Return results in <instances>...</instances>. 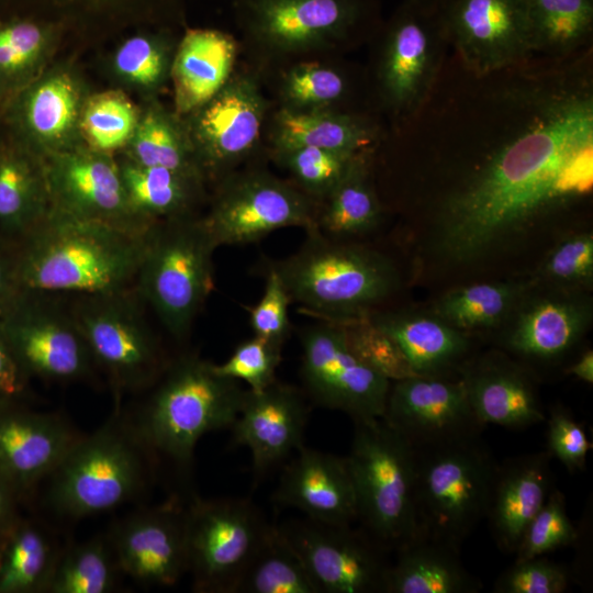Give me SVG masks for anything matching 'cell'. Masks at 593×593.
I'll list each match as a JSON object with an SVG mask.
<instances>
[{
	"label": "cell",
	"mask_w": 593,
	"mask_h": 593,
	"mask_svg": "<svg viewBox=\"0 0 593 593\" xmlns=\"http://www.w3.org/2000/svg\"><path fill=\"white\" fill-rule=\"evenodd\" d=\"M150 228L127 230L52 208L13 245L21 288L59 295L135 290Z\"/></svg>",
	"instance_id": "cell-1"
},
{
	"label": "cell",
	"mask_w": 593,
	"mask_h": 593,
	"mask_svg": "<svg viewBox=\"0 0 593 593\" xmlns=\"http://www.w3.org/2000/svg\"><path fill=\"white\" fill-rule=\"evenodd\" d=\"M240 56L260 76L284 64L344 56L367 45L383 18L378 0H231Z\"/></svg>",
	"instance_id": "cell-2"
},
{
	"label": "cell",
	"mask_w": 593,
	"mask_h": 593,
	"mask_svg": "<svg viewBox=\"0 0 593 593\" xmlns=\"http://www.w3.org/2000/svg\"><path fill=\"white\" fill-rule=\"evenodd\" d=\"M296 253L271 266L291 303L323 321L344 322L369 314L393 293V264L366 247L333 240L317 227Z\"/></svg>",
	"instance_id": "cell-3"
},
{
	"label": "cell",
	"mask_w": 593,
	"mask_h": 593,
	"mask_svg": "<svg viewBox=\"0 0 593 593\" xmlns=\"http://www.w3.org/2000/svg\"><path fill=\"white\" fill-rule=\"evenodd\" d=\"M159 379L130 424L148 451L187 465L202 436L232 428L246 390L197 356L181 357Z\"/></svg>",
	"instance_id": "cell-4"
},
{
	"label": "cell",
	"mask_w": 593,
	"mask_h": 593,
	"mask_svg": "<svg viewBox=\"0 0 593 593\" xmlns=\"http://www.w3.org/2000/svg\"><path fill=\"white\" fill-rule=\"evenodd\" d=\"M367 45L371 109L384 127L398 126L422 107L449 51L440 12L403 0Z\"/></svg>",
	"instance_id": "cell-5"
},
{
	"label": "cell",
	"mask_w": 593,
	"mask_h": 593,
	"mask_svg": "<svg viewBox=\"0 0 593 593\" xmlns=\"http://www.w3.org/2000/svg\"><path fill=\"white\" fill-rule=\"evenodd\" d=\"M497 467L481 436L415 449L418 536L460 552L486 516Z\"/></svg>",
	"instance_id": "cell-6"
},
{
	"label": "cell",
	"mask_w": 593,
	"mask_h": 593,
	"mask_svg": "<svg viewBox=\"0 0 593 593\" xmlns=\"http://www.w3.org/2000/svg\"><path fill=\"white\" fill-rule=\"evenodd\" d=\"M345 457L354 485L357 521L388 551L418 536L415 449L382 418L354 422Z\"/></svg>",
	"instance_id": "cell-7"
},
{
	"label": "cell",
	"mask_w": 593,
	"mask_h": 593,
	"mask_svg": "<svg viewBox=\"0 0 593 593\" xmlns=\"http://www.w3.org/2000/svg\"><path fill=\"white\" fill-rule=\"evenodd\" d=\"M147 451L130 422L116 413L93 434L82 435L52 472L47 502L71 518L128 502L145 486Z\"/></svg>",
	"instance_id": "cell-8"
},
{
	"label": "cell",
	"mask_w": 593,
	"mask_h": 593,
	"mask_svg": "<svg viewBox=\"0 0 593 593\" xmlns=\"http://www.w3.org/2000/svg\"><path fill=\"white\" fill-rule=\"evenodd\" d=\"M215 249L198 214L158 222L149 231L135 292L177 339L188 335L214 287Z\"/></svg>",
	"instance_id": "cell-9"
},
{
	"label": "cell",
	"mask_w": 593,
	"mask_h": 593,
	"mask_svg": "<svg viewBox=\"0 0 593 593\" xmlns=\"http://www.w3.org/2000/svg\"><path fill=\"white\" fill-rule=\"evenodd\" d=\"M272 108L260 74L242 61L211 99L181 116L208 183L215 184L265 154L264 134Z\"/></svg>",
	"instance_id": "cell-10"
},
{
	"label": "cell",
	"mask_w": 593,
	"mask_h": 593,
	"mask_svg": "<svg viewBox=\"0 0 593 593\" xmlns=\"http://www.w3.org/2000/svg\"><path fill=\"white\" fill-rule=\"evenodd\" d=\"M69 305L94 365L118 393L156 383L166 366L161 348L141 309L135 290L72 295Z\"/></svg>",
	"instance_id": "cell-11"
},
{
	"label": "cell",
	"mask_w": 593,
	"mask_h": 593,
	"mask_svg": "<svg viewBox=\"0 0 593 593\" xmlns=\"http://www.w3.org/2000/svg\"><path fill=\"white\" fill-rule=\"evenodd\" d=\"M214 186L202 221L216 248L254 243L286 227H316L318 204L262 167L243 165Z\"/></svg>",
	"instance_id": "cell-12"
},
{
	"label": "cell",
	"mask_w": 593,
	"mask_h": 593,
	"mask_svg": "<svg viewBox=\"0 0 593 593\" xmlns=\"http://www.w3.org/2000/svg\"><path fill=\"white\" fill-rule=\"evenodd\" d=\"M268 526L246 500H194L184 511L187 572L193 589L236 593Z\"/></svg>",
	"instance_id": "cell-13"
},
{
	"label": "cell",
	"mask_w": 593,
	"mask_h": 593,
	"mask_svg": "<svg viewBox=\"0 0 593 593\" xmlns=\"http://www.w3.org/2000/svg\"><path fill=\"white\" fill-rule=\"evenodd\" d=\"M58 296L23 290L0 316L8 346L27 378L75 381L96 366L69 305Z\"/></svg>",
	"instance_id": "cell-14"
},
{
	"label": "cell",
	"mask_w": 593,
	"mask_h": 593,
	"mask_svg": "<svg viewBox=\"0 0 593 593\" xmlns=\"http://www.w3.org/2000/svg\"><path fill=\"white\" fill-rule=\"evenodd\" d=\"M301 345V379L313 401L353 422L383 416L391 382L359 359L340 323L322 320L307 327Z\"/></svg>",
	"instance_id": "cell-15"
},
{
	"label": "cell",
	"mask_w": 593,
	"mask_h": 593,
	"mask_svg": "<svg viewBox=\"0 0 593 593\" xmlns=\"http://www.w3.org/2000/svg\"><path fill=\"white\" fill-rule=\"evenodd\" d=\"M318 593H385L388 550L365 529L307 518L280 527Z\"/></svg>",
	"instance_id": "cell-16"
},
{
	"label": "cell",
	"mask_w": 593,
	"mask_h": 593,
	"mask_svg": "<svg viewBox=\"0 0 593 593\" xmlns=\"http://www.w3.org/2000/svg\"><path fill=\"white\" fill-rule=\"evenodd\" d=\"M88 85L70 63L51 64L3 108L8 133L36 155H49L85 145L80 134Z\"/></svg>",
	"instance_id": "cell-17"
},
{
	"label": "cell",
	"mask_w": 593,
	"mask_h": 593,
	"mask_svg": "<svg viewBox=\"0 0 593 593\" xmlns=\"http://www.w3.org/2000/svg\"><path fill=\"white\" fill-rule=\"evenodd\" d=\"M439 12L450 48L473 71L502 69L534 56L524 0H448Z\"/></svg>",
	"instance_id": "cell-18"
},
{
	"label": "cell",
	"mask_w": 593,
	"mask_h": 593,
	"mask_svg": "<svg viewBox=\"0 0 593 593\" xmlns=\"http://www.w3.org/2000/svg\"><path fill=\"white\" fill-rule=\"evenodd\" d=\"M414 449L481 436L461 380L412 376L391 382L383 416Z\"/></svg>",
	"instance_id": "cell-19"
},
{
	"label": "cell",
	"mask_w": 593,
	"mask_h": 593,
	"mask_svg": "<svg viewBox=\"0 0 593 593\" xmlns=\"http://www.w3.org/2000/svg\"><path fill=\"white\" fill-rule=\"evenodd\" d=\"M43 159L53 209L133 231L152 227L132 214L114 155L80 145Z\"/></svg>",
	"instance_id": "cell-20"
},
{
	"label": "cell",
	"mask_w": 593,
	"mask_h": 593,
	"mask_svg": "<svg viewBox=\"0 0 593 593\" xmlns=\"http://www.w3.org/2000/svg\"><path fill=\"white\" fill-rule=\"evenodd\" d=\"M261 79L275 108L376 115L369 102L363 66L344 56L294 60L264 74Z\"/></svg>",
	"instance_id": "cell-21"
},
{
	"label": "cell",
	"mask_w": 593,
	"mask_h": 593,
	"mask_svg": "<svg viewBox=\"0 0 593 593\" xmlns=\"http://www.w3.org/2000/svg\"><path fill=\"white\" fill-rule=\"evenodd\" d=\"M109 540L119 570L139 583L169 586L187 572L184 511L174 504L130 515Z\"/></svg>",
	"instance_id": "cell-22"
},
{
	"label": "cell",
	"mask_w": 593,
	"mask_h": 593,
	"mask_svg": "<svg viewBox=\"0 0 593 593\" xmlns=\"http://www.w3.org/2000/svg\"><path fill=\"white\" fill-rule=\"evenodd\" d=\"M82 435L57 413L0 404V471L23 493L48 478Z\"/></svg>",
	"instance_id": "cell-23"
},
{
	"label": "cell",
	"mask_w": 593,
	"mask_h": 593,
	"mask_svg": "<svg viewBox=\"0 0 593 593\" xmlns=\"http://www.w3.org/2000/svg\"><path fill=\"white\" fill-rule=\"evenodd\" d=\"M458 373L473 413L485 426L525 429L546 421L533 373L507 356L491 353L466 360Z\"/></svg>",
	"instance_id": "cell-24"
},
{
	"label": "cell",
	"mask_w": 593,
	"mask_h": 593,
	"mask_svg": "<svg viewBox=\"0 0 593 593\" xmlns=\"http://www.w3.org/2000/svg\"><path fill=\"white\" fill-rule=\"evenodd\" d=\"M527 294L513 312L515 316L502 337V345L526 360L556 361L586 332L592 304L589 298L573 290L560 289L532 298Z\"/></svg>",
	"instance_id": "cell-25"
},
{
	"label": "cell",
	"mask_w": 593,
	"mask_h": 593,
	"mask_svg": "<svg viewBox=\"0 0 593 593\" xmlns=\"http://www.w3.org/2000/svg\"><path fill=\"white\" fill-rule=\"evenodd\" d=\"M307 412L301 392L277 380L259 392L246 390L232 428L236 443L249 450L256 474H264L303 446Z\"/></svg>",
	"instance_id": "cell-26"
},
{
	"label": "cell",
	"mask_w": 593,
	"mask_h": 593,
	"mask_svg": "<svg viewBox=\"0 0 593 593\" xmlns=\"http://www.w3.org/2000/svg\"><path fill=\"white\" fill-rule=\"evenodd\" d=\"M286 467L276 501L304 513L309 519L351 526L357 504L346 459L302 446Z\"/></svg>",
	"instance_id": "cell-27"
},
{
	"label": "cell",
	"mask_w": 593,
	"mask_h": 593,
	"mask_svg": "<svg viewBox=\"0 0 593 593\" xmlns=\"http://www.w3.org/2000/svg\"><path fill=\"white\" fill-rule=\"evenodd\" d=\"M548 451L526 454L499 465L488 519L492 537L505 553L514 555L519 540L553 486Z\"/></svg>",
	"instance_id": "cell-28"
},
{
	"label": "cell",
	"mask_w": 593,
	"mask_h": 593,
	"mask_svg": "<svg viewBox=\"0 0 593 593\" xmlns=\"http://www.w3.org/2000/svg\"><path fill=\"white\" fill-rule=\"evenodd\" d=\"M239 57L240 45L233 34L212 27H186L170 72L174 111L183 116L211 99L227 82Z\"/></svg>",
	"instance_id": "cell-29"
},
{
	"label": "cell",
	"mask_w": 593,
	"mask_h": 593,
	"mask_svg": "<svg viewBox=\"0 0 593 593\" xmlns=\"http://www.w3.org/2000/svg\"><path fill=\"white\" fill-rule=\"evenodd\" d=\"M384 130L373 114L321 110L295 112L272 108L265 127V152L317 147L357 153L373 147Z\"/></svg>",
	"instance_id": "cell-30"
},
{
	"label": "cell",
	"mask_w": 593,
	"mask_h": 593,
	"mask_svg": "<svg viewBox=\"0 0 593 593\" xmlns=\"http://www.w3.org/2000/svg\"><path fill=\"white\" fill-rule=\"evenodd\" d=\"M184 0H0V18L26 15L88 30L182 21Z\"/></svg>",
	"instance_id": "cell-31"
},
{
	"label": "cell",
	"mask_w": 593,
	"mask_h": 593,
	"mask_svg": "<svg viewBox=\"0 0 593 593\" xmlns=\"http://www.w3.org/2000/svg\"><path fill=\"white\" fill-rule=\"evenodd\" d=\"M51 209L44 159L7 132L0 136V240L15 245Z\"/></svg>",
	"instance_id": "cell-32"
},
{
	"label": "cell",
	"mask_w": 593,
	"mask_h": 593,
	"mask_svg": "<svg viewBox=\"0 0 593 593\" xmlns=\"http://www.w3.org/2000/svg\"><path fill=\"white\" fill-rule=\"evenodd\" d=\"M371 321L399 346L413 372L448 377L467 360L470 343L466 333L435 313H392L369 315Z\"/></svg>",
	"instance_id": "cell-33"
},
{
	"label": "cell",
	"mask_w": 593,
	"mask_h": 593,
	"mask_svg": "<svg viewBox=\"0 0 593 593\" xmlns=\"http://www.w3.org/2000/svg\"><path fill=\"white\" fill-rule=\"evenodd\" d=\"M120 174L130 210L144 226L197 214L206 181L199 175L143 166L120 156Z\"/></svg>",
	"instance_id": "cell-34"
},
{
	"label": "cell",
	"mask_w": 593,
	"mask_h": 593,
	"mask_svg": "<svg viewBox=\"0 0 593 593\" xmlns=\"http://www.w3.org/2000/svg\"><path fill=\"white\" fill-rule=\"evenodd\" d=\"M390 564L385 593H477L479 578L462 564L458 551L424 536L398 550Z\"/></svg>",
	"instance_id": "cell-35"
},
{
	"label": "cell",
	"mask_w": 593,
	"mask_h": 593,
	"mask_svg": "<svg viewBox=\"0 0 593 593\" xmlns=\"http://www.w3.org/2000/svg\"><path fill=\"white\" fill-rule=\"evenodd\" d=\"M65 29L34 16L0 18V104H5L49 65Z\"/></svg>",
	"instance_id": "cell-36"
},
{
	"label": "cell",
	"mask_w": 593,
	"mask_h": 593,
	"mask_svg": "<svg viewBox=\"0 0 593 593\" xmlns=\"http://www.w3.org/2000/svg\"><path fill=\"white\" fill-rule=\"evenodd\" d=\"M373 147L354 157L340 181L318 204L316 227L326 236L357 235L379 224L382 204L373 178Z\"/></svg>",
	"instance_id": "cell-37"
},
{
	"label": "cell",
	"mask_w": 593,
	"mask_h": 593,
	"mask_svg": "<svg viewBox=\"0 0 593 593\" xmlns=\"http://www.w3.org/2000/svg\"><path fill=\"white\" fill-rule=\"evenodd\" d=\"M120 154L138 165L164 167L204 178L183 119L157 98L146 99L141 105L135 131Z\"/></svg>",
	"instance_id": "cell-38"
},
{
	"label": "cell",
	"mask_w": 593,
	"mask_h": 593,
	"mask_svg": "<svg viewBox=\"0 0 593 593\" xmlns=\"http://www.w3.org/2000/svg\"><path fill=\"white\" fill-rule=\"evenodd\" d=\"M534 56L567 58L592 48L593 0H524Z\"/></svg>",
	"instance_id": "cell-39"
},
{
	"label": "cell",
	"mask_w": 593,
	"mask_h": 593,
	"mask_svg": "<svg viewBox=\"0 0 593 593\" xmlns=\"http://www.w3.org/2000/svg\"><path fill=\"white\" fill-rule=\"evenodd\" d=\"M60 553L48 533L19 521L0 545V593L47 592Z\"/></svg>",
	"instance_id": "cell-40"
},
{
	"label": "cell",
	"mask_w": 593,
	"mask_h": 593,
	"mask_svg": "<svg viewBox=\"0 0 593 593\" xmlns=\"http://www.w3.org/2000/svg\"><path fill=\"white\" fill-rule=\"evenodd\" d=\"M177 44L178 40L168 27L131 35L111 57L112 74L146 99L157 98L170 81Z\"/></svg>",
	"instance_id": "cell-41"
},
{
	"label": "cell",
	"mask_w": 593,
	"mask_h": 593,
	"mask_svg": "<svg viewBox=\"0 0 593 593\" xmlns=\"http://www.w3.org/2000/svg\"><path fill=\"white\" fill-rule=\"evenodd\" d=\"M530 287L527 282L508 281L458 288L438 300L435 314L462 332L494 327L513 314Z\"/></svg>",
	"instance_id": "cell-42"
},
{
	"label": "cell",
	"mask_w": 593,
	"mask_h": 593,
	"mask_svg": "<svg viewBox=\"0 0 593 593\" xmlns=\"http://www.w3.org/2000/svg\"><path fill=\"white\" fill-rule=\"evenodd\" d=\"M236 593H318L280 527L269 525Z\"/></svg>",
	"instance_id": "cell-43"
},
{
	"label": "cell",
	"mask_w": 593,
	"mask_h": 593,
	"mask_svg": "<svg viewBox=\"0 0 593 593\" xmlns=\"http://www.w3.org/2000/svg\"><path fill=\"white\" fill-rule=\"evenodd\" d=\"M139 112L141 105L122 89L90 92L80 118L83 144L92 150L115 156L131 139Z\"/></svg>",
	"instance_id": "cell-44"
},
{
	"label": "cell",
	"mask_w": 593,
	"mask_h": 593,
	"mask_svg": "<svg viewBox=\"0 0 593 593\" xmlns=\"http://www.w3.org/2000/svg\"><path fill=\"white\" fill-rule=\"evenodd\" d=\"M119 570L109 539L97 537L60 553L47 592L107 593Z\"/></svg>",
	"instance_id": "cell-45"
},
{
	"label": "cell",
	"mask_w": 593,
	"mask_h": 593,
	"mask_svg": "<svg viewBox=\"0 0 593 593\" xmlns=\"http://www.w3.org/2000/svg\"><path fill=\"white\" fill-rule=\"evenodd\" d=\"M358 153L309 146L265 152L290 175V181L317 204L334 190Z\"/></svg>",
	"instance_id": "cell-46"
},
{
	"label": "cell",
	"mask_w": 593,
	"mask_h": 593,
	"mask_svg": "<svg viewBox=\"0 0 593 593\" xmlns=\"http://www.w3.org/2000/svg\"><path fill=\"white\" fill-rule=\"evenodd\" d=\"M338 323L359 359L390 382L415 376L396 343L371 321L369 314Z\"/></svg>",
	"instance_id": "cell-47"
},
{
	"label": "cell",
	"mask_w": 593,
	"mask_h": 593,
	"mask_svg": "<svg viewBox=\"0 0 593 593\" xmlns=\"http://www.w3.org/2000/svg\"><path fill=\"white\" fill-rule=\"evenodd\" d=\"M578 532L567 513L563 493L553 488L545 504L526 527L514 552L515 560H523L570 546Z\"/></svg>",
	"instance_id": "cell-48"
},
{
	"label": "cell",
	"mask_w": 593,
	"mask_h": 593,
	"mask_svg": "<svg viewBox=\"0 0 593 593\" xmlns=\"http://www.w3.org/2000/svg\"><path fill=\"white\" fill-rule=\"evenodd\" d=\"M540 277L562 289L589 287L593 281V236L579 232L559 242L546 256Z\"/></svg>",
	"instance_id": "cell-49"
},
{
	"label": "cell",
	"mask_w": 593,
	"mask_h": 593,
	"mask_svg": "<svg viewBox=\"0 0 593 593\" xmlns=\"http://www.w3.org/2000/svg\"><path fill=\"white\" fill-rule=\"evenodd\" d=\"M281 346L254 335L240 343L214 370L226 378L244 381L248 390L259 392L272 384L281 360Z\"/></svg>",
	"instance_id": "cell-50"
},
{
	"label": "cell",
	"mask_w": 593,
	"mask_h": 593,
	"mask_svg": "<svg viewBox=\"0 0 593 593\" xmlns=\"http://www.w3.org/2000/svg\"><path fill=\"white\" fill-rule=\"evenodd\" d=\"M568 569L545 556L515 560L495 580V593H563L569 588Z\"/></svg>",
	"instance_id": "cell-51"
},
{
	"label": "cell",
	"mask_w": 593,
	"mask_h": 593,
	"mask_svg": "<svg viewBox=\"0 0 593 593\" xmlns=\"http://www.w3.org/2000/svg\"><path fill=\"white\" fill-rule=\"evenodd\" d=\"M547 422V451L559 460L570 473L584 471L591 444L583 426L563 406L549 411Z\"/></svg>",
	"instance_id": "cell-52"
},
{
	"label": "cell",
	"mask_w": 593,
	"mask_h": 593,
	"mask_svg": "<svg viewBox=\"0 0 593 593\" xmlns=\"http://www.w3.org/2000/svg\"><path fill=\"white\" fill-rule=\"evenodd\" d=\"M290 296L276 270L270 267L261 299L248 310L254 335L278 346L283 345L290 332L288 307Z\"/></svg>",
	"instance_id": "cell-53"
},
{
	"label": "cell",
	"mask_w": 593,
	"mask_h": 593,
	"mask_svg": "<svg viewBox=\"0 0 593 593\" xmlns=\"http://www.w3.org/2000/svg\"><path fill=\"white\" fill-rule=\"evenodd\" d=\"M29 378L11 353L0 325V404L18 402L23 395Z\"/></svg>",
	"instance_id": "cell-54"
},
{
	"label": "cell",
	"mask_w": 593,
	"mask_h": 593,
	"mask_svg": "<svg viewBox=\"0 0 593 593\" xmlns=\"http://www.w3.org/2000/svg\"><path fill=\"white\" fill-rule=\"evenodd\" d=\"M13 245L0 240V316L22 293Z\"/></svg>",
	"instance_id": "cell-55"
},
{
	"label": "cell",
	"mask_w": 593,
	"mask_h": 593,
	"mask_svg": "<svg viewBox=\"0 0 593 593\" xmlns=\"http://www.w3.org/2000/svg\"><path fill=\"white\" fill-rule=\"evenodd\" d=\"M22 492L0 471V545L20 521L16 502Z\"/></svg>",
	"instance_id": "cell-56"
},
{
	"label": "cell",
	"mask_w": 593,
	"mask_h": 593,
	"mask_svg": "<svg viewBox=\"0 0 593 593\" xmlns=\"http://www.w3.org/2000/svg\"><path fill=\"white\" fill-rule=\"evenodd\" d=\"M567 372L577 379L593 383V350L588 349L567 369Z\"/></svg>",
	"instance_id": "cell-57"
},
{
	"label": "cell",
	"mask_w": 593,
	"mask_h": 593,
	"mask_svg": "<svg viewBox=\"0 0 593 593\" xmlns=\"http://www.w3.org/2000/svg\"><path fill=\"white\" fill-rule=\"evenodd\" d=\"M425 9L440 11L448 0H410Z\"/></svg>",
	"instance_id": "cell-58"
},
{
	"label": "cell",
	"mask_w": 593,
	"mask_h": 593,
	"mask_svg": "<svg viewBox=\"0 0 593 593\" xmlns=\"http://www.w3.org/2000/svg\"><path fill=\"white\" fill-rule=\"evenodd\" d=\"M2 121V107L0 104V122Z\"/></svg>",
	"instance_id": "cell-59"
}]
</instances>
